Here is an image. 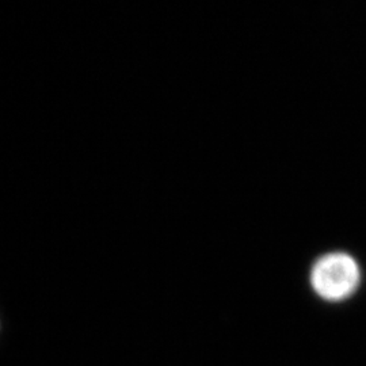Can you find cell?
Instances as JSON below:
<instances>
[{
    "mask_svg": "<svg viewBox=\"0 0 366 366\" xmlns=\"http://www.w3.org/2000/svg\"><path fill=\"white\" fill-rule=\"evenodd\" d=\"M361 277V267L354 257L343 251H332L314 262L310 284L322 300L340 302L358 290Z\"/></svg>",
    "mask_w": 366,
    "mask_h": 366,
    "instance_id": "1",
    "label": "cell"
}]
</instances>
